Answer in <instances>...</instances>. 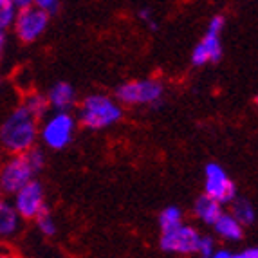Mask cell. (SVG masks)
Wrapping results in <instances>:
<instances>
[{"instance_id":"13","label":"cell","mask_w":258,"mask_h":258,"mask_svg":"<svg viewBox=\"0 0 258 258\" xmlns=\"http://www.w3.org/2000/svg\"><path fill=\"white\" fill-rule=\"evenodd\" d=\"M211 228L215 235H219V238L226 242H240L244 238V226L231 213H226V211L220 213L219 219L211 224Z\"/></svg>"},{"instance_id":"22","label":"cell","mask_w":258,"mask_h":258,"mask_svg":"<svg viewBox=\"0 0 258 258\" xmlns=\"http://www.w3.org/2000/svg\"><path fill=\"white\" fill-rule=\"evenodd\" d=\"M35 6H38L40 9L47 11L49 15H54L60 8V0H35Z\"/></svg>"},{"instance_id":"11","label":"cell","mask_w":258,"mask_h":258,"mask_svg":"<svg viewBox=\"0 0 258 258\" xmlns=\"http://www.w3.org/2000/svg\"><path fill=\"white\" fill-rule=\"evenodd\" d=\"M22 226V217L18 215L13 203L0 199V242L11 240L18 235Z\"/></svg>"},{"instance_id":"10","label":"cell","mask_w":258,"mask_h":258,"mask_svg":"<svg viewBox=\"0 0 258 258\" xmlns=\"http://www.w3.org/2000/svg\"><path fill=\"white\" fill-rule=\"evenodd\" d=\"M11 197H13V206L17 208L22 220H35L40 211L47 208L43 186L36 179H31Z\"/></svg>"},{"instance_id":"19","label":"cell","mask_w":258,"mask_h":258,"mask_svg":"<svg viewBox=\"0 0 258 258\" xmlns=\"http://www.w3.org/2000/svg\"><path fill=\"white\" fill-rule=\"evenodd\" d=\"M24 155H26V159L29 161L31 168H33L36 172V175H38L43 170V166H45V154H43V150L35 145V147H31L29 150L24 152Z\"/></svg>"},{"instance_id":"3","label":"cell","mask_w":258,"mask_h":258,"mask_svg":"<svg viewBox=\"0 0 258 258\" xmlns=\"http://www.w3.org/2000/svg\"><path fill=\"white\" fill-rule=\"evenodd\" d=\"M164 94V85L157 78H145V80H130L121 83L116 89V99L121 105L130 107H157Z\"/></svg>"},{"instance_id":"4","label":"cell","mask_w":258,"mask_h":258,"mask_svg":"<svg viewBox=\"0 0 258 258\" xmlns=\"http://www.w3.org/2000/svg\"><path fill=\"white\" fill-rule=\"evenodd\" d=\"M76 132V119L69 110H54L40 125L38 139L51 150L69 147Z\"/></svg>"},{"instance_id":"21","label":"cell","mask_w":258,"mask_h":258,"mask_svg":"<svg viewBox=\"0 0 258 258\" xmlns=\"http://www.w3.org/2000/svg\"><path fill=\"white\" fill-rule=\"evenodd\" d=\"M138 17H139V20H141L143 24H145V26H147L150 31H157V29H159V24H157V20H155L154 11H152L150 8H141L138 11Z\"/></svg>"},{"instance_id":"27","label":"cell","mask_w":258,"mask_h":258,"mask_svg":"<svg viewBox=\"0 0 258 258\" xmlns=\"http://www.w3.org/2000/svg\"><path fill=\"white\" fill-rule=\"evenodd\" d=\"M254 105H256V107H258V96H256V98H254Z\"/></svg>"},{"instance_id":"8","label":"cell","mask_w":258,"mask_h":258,"mask_svg":"<svg viewBox=\"0 0 258 258\" xmlns=\"http://www.w3.org/2000/svg\"><path fill=\"white\" fill-rule=\"evenodd\" d=\"M201 233L184 222L168 231H161L159 247L164 253L173 254H197Z\"/></svg>"},{"instance_id":"17","label":"cell","mask_w":258,"mask_h":258,"mask_svg":"<svg viewBox=\"0 0 258 258\" xmlns=\"http://www.w3.org/2000/svg\"><path fill=\"white\" fill-rule=\"evenodd\" d=\"M182 224V211L177 206H168L159 213V228L161 231H168Z\"/></svg>"},{"instance_id":"26","label":"cell","mask_w":258,"mask_h":258,"mask_svg":"<svg viewBox=\"0 0 258 258\" xmlns=\"http://www.w3.org/2000/svg\"><path fill=\"white\" fill-rule=\"evenodd\" d=\"M13 4L17 6V9H24L35 4V0H13Z\"/></svg>"},{"instance_id":"20","label":"cell","mask_w":258,"mask_h":258,"mask_svg":"<svg viewBox=\"0 0 258 258\" xmlns=\"http://www.w3.org/2000/svg\"><path fill=\"white\" fill-rule=\"evenodd\" d=\"M217 249V242L213 237H208V235H201V240H199V249H197V254L204 258H211L213 253Z\"/></svg>"},{"instance_id":"23","label":"cell","mask_w":258,"mask_h":258,"mask_svg":"<svg viewBox=\"0 0 258 258\" xmlns=\"http://www.w3.org/2000/svg\"><path fill=\"white\" fill-rule=\"evenodd\" d=\"M235 258H258V245H253V247H247V249L240 251V253L235 254Z\"/></svg>"},{"instance_id":"9","label":"cell","mask_w":258,"mask_h":258,"mask_svg":"<svg viewBox=\"0 0 258 258\" xmlns=\"http://www.w3.org/2000/svg\"><path fill=\"white\" fill-rule=\"evenodd\" d=\"M204 194L217 199L222 206L237 197V186L219 163H208L204 166Z\"/></svg>"},{"instance_id":"16","label":"cell","mask_w":258,"mask_h":258,"mask_svg":"<svg viewBox=\"0 0 258 258\" xmlns=\"http://www.w3.org/2000/svg\"><path fill=\"white\" fill-rule=\"evenodd\" d=\"M22 105L31 112V114H35L38 119H43L45 114L49 112V99L47 94H42V92H36V91H31L26 94Z\"/></svg>"},{"instance_id":"28","label":"cell","mask_w":258,"mask_h":258,"mask_svg":"<svg viewBox=\"0 0 258 258\" xmlns=\"http://www.w3.org/2000/svg\"><path fill=\"white\" fill-rule=\"evenodd\" d=\"M2 195H4V194H2V188H0V199H2Z\"/></svg>"},{"instance_id":"7","label":"cell","mask_w":258,"mask_h":258,"mask_svg":"<svg viewBox=\"0 0 258 258\" xmlns=\"http://www.w3.org/2000/svg\"><path fill=\"white\" fill-rule=\"evenodd\" d=\"M49 18L51 15L47 11L40 9L38 6H29V8L18 9L17 18L13 22V31L17 38L24 43H33L47 31Z\"/></svg>"},{"instance_id":"18","label":"cell","mask_w":258,"mask_h":258,"mask_svg":"<svg viewBox=\"0 0 258 258\" xmlns=\"http://www.w3.org/2000/svg\"><path fill=\"white\" fill-rule=\"evenodd\" d=\"M35 224H36V228H38V231L42 233L43 237H54L56 231H58L56 220H54V217H52L51 211H49V208H45V210L40 211L35 219Z\"/></svg>"},{"instance_id":"15","label":"cell","mask_w":258,"mask_h":258,"mask_svg":"<svg viewBox=\"0 0 258 258\" xmlns=\"http://www.w3.org/2000/svg\"><path fill=\"white\" fill-rule=\"evenodd\" d=\"M229 206H231V213L235 219L238 220V222L242 224V226H251V224L254 222V219H256V213H254V208L253 204L247 201V199L244 197H235L229 203Z\"/></svg>"},{"instance_id":"1","label":"cell","mask_w":258,"mask_h":258,"mask_svg":"<svg viewBox=\"0 0 258 258\" xmlns=\"http://www.w3.org/2000/svg\"><path fill=\"white\" fill-rule=\"evenodd\" d=\"M38 134L40 119L20 103L0 125V147L8 154H22L35 147Z\"/></svg>"},{"instance_id":"2","label":"cell","mask_w":258,"mask_h":258,"mask_svg":"<svg viewBox=\"0 0 258 258\" xmlns=\"http://www.w3.org/2000/svg\"><path fill=\"white\" fill-rule=\"evenodd\" d=\"M123 107L107 94H91L83 98L78 110V121L89 130H105L119 123Z\"/></svg>"},{"instance_id":"12","label":"cell","mask_w":258,"mask_h":258,"mask_svg":"<svg viewBox=\"0 0 258 258\" xmlns=\"http://www.w3.org/2000/svg\"><path fill=\"white\" fill-rule=\"evenodd\" d=\"M49 107L52 110H71L76 105V91L67 82H56L47 92Z\"/></svg>"},{"instance_id":"6","label":"cell","mask_w":258,"mask_h":258,"mask_svg":"<svg viewBox=\"0 0 258 258\" xmlns=\"http://www.w3.org/2000/svg\"><path fill=\"white\" fill-rule=\"evenodd\" d=\"M36 172L31 168L29 161L22 154H9L8 159L0 166V188L4 195H13L24 184L35 179Z\"/></svg>"},{"instance_id":"14","label":"cell","mask_w":258,"mask_h":258,"mask_svg":"<svg viewBox=\"0 0 258 258\" xmlns=\"http://www.w3.org/2000/svg\"><path fill=\"white\" fill-rule=\"evenodd\" d=\"M222 211H224L222 210V204H220L217 199L210 197L208 194H203L201 197L197 199V201H195V204H194L195 217H197L201 222L208 224V226H211V224L215 222Z\"/></svg>"},{"instance_id":"25","label":"cell","mask_w":258,"mask_h":258,"mask_svg":"<svg viewBox=\"0 0 258 258\" xmlns=\"http://www.w3.org/2000/svg\"><path fill=\"white\" fill-rule=\"evenodd\" d=\"M6 47H8V33H6V29H0V60L4 56Z\"/></svg>"},{"instance_id":"5","label":"cell","mask_w":258,"mask_h":258,"mask_svg":"<svg viewBox=\"0 0 258 258\" xmlns=\"http://www.w3.org/2000/svg\"><path fill=\"white\" fill-rule=\"evenodd\" d=\"M226 20L222 15H215L208 24L206 35L191 51V63L195 67H204L206 63H219L222 58V35Z\"/></svg>"},{"instance_id":"24","label":"cell","mask_w":258,"mask_h":258,"mask_svg":"<svg viewBox=\"0 0 258 258\" xmlns=\"http://www.w3.org/2000/svg\"><path fill=\"white\" fill-rule=\"evenodd\" d=\"M235 251L231 249H226V247H217L215 253H213V256L211 258H235Z\"/></svg>"},{"instance_id":"29","label":"cell","mask_w":258,"mask_h":258,"mask_svg":"<svg viewBox=\"0 0 258 258\" xmlns=\"http://www.w3.org/2000/svg\"><path fill=\"white\" fill-rule=\"evenodd\" d=\"M0 87H2V78H0Z\"/></svg>"}]
</instances>
